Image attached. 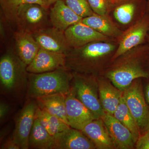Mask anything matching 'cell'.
Returning a JSON list of instances; mask_svg holds the SVG:
<instances>
[{
	"label": "cell",
	"instance_id": "1",
	"mask_svg": "<svg viewBox=\"0 0 149 149\" xmlns=\"http://www.w3.org/2000/svg\"><path fill=\"white\" fill-rule=\"evenodd\" d=\"M29 74L28 95L32 98L36 99L54 94L67 95L70 92V82L72 76L66 68Z\"/></svg>",
	"mask_w": 149,
	"mask_h": 149
},
{
	"label": "cell",
	"instance_id": "2",
	"mask_svg": "<svg viewBox=\"0 0 149 149\" xmlns=\"http://www.w3.org/2000/svg\"><path fill=\"white\" fill-rule=\"evenodd\" d=\"M27 65L19 57L16 53L7 52L0 59V81L2 88L12 91L19 85L25 83L28 77Z\"/></svg>",
	"mask_w": 149,
	"mask_h": 149
},
{
	"label": "cell",
	"instance_id": "3",
	"mask_svg": "<svg viewBox=\"0 0 149 149\" xmlns=\"http://www.w3.org/2000/svg\"><path fill=\"white\" fill-rule=\"evenodd\" d=\"M49 19L48 8L35 3H26L19 8L15 24L18 31L32 33L47 27Z\"/></svg>",
	"mask_w": 149,
	"mask_h": 149
},
{
	"label": "cell",
	"instance_id": "4",
	"mask_svg": "<svg viewBox=\"0 0 149 149\" xmlns=\"http://www.w3.org/2000/svg\"><path fill=\"white\" fill-rule=\"evenodd\" d=\"M134 80L123 94L126 105L140 128H145L149 121V108L145 100L142 85Z\"/></svg>",
	"mask_w": 149,
	"mask_h": 149
},
{
	"label": "cell",
	"instance_id": "5",
	"mask_svg": "<svg viewBox=\"0 0 149 149\" xmlns=\"http://www.w3.org/2000/svg\"><path fill=\"white\" fill-rule=\"evenodd\" d=\"M37 104L30 101L22 110L16 121L12 139L20 149H29V139L35 118Z\"/></svg>",
	"mask_w": 149,
	"mask_h": 149
},
{
	"label": "cell",
	"instance_id": "6",
	"mask_svg": "<svg viewBox=\"0 0 149 149\" xmlns=\"http://www.w3.org/2000/svg\"><path fill=\"white\" fill-rule=\"evenodd\" d=\"M32 35L40 47L44 49L65 55L72 48L67 40L64 31L52 26L40 29Z\"/></svg>",
	"mask_w": 149,
	"mask_h": 149
},
{
	"label": "cell",
	"instance_id": "7",
	"mask_svg": "<svg viewBox=\"0 0 149 149\" xmlns=\"http://www.w3.org/2000/svg\"><path fill=\"white\" fill-rule=\"evenodd\" d=\"M65 106L68 121L71 128L82 130L89 123L99 118L70 92L65 97Z\"/></svg>",
	"mask_w": 149,
	"mask_h": 149
},
{
	"label": "cell",
	"instance_id": "8",
	"mask_svg": "<svg viewBox=\"0 0 149 149\" xmlns=\"http://www.w3.org/2000/svg\"><path fill=\"white\" fill-rule=\"evenodd\" d=\"M65 68V55L40 48L32 62L27 65L29 73H44Z\"/></svg>",
	"mask_w": 149,
	"mask_h": 149
},
{
	"label": "cell",
	"instance_id": "9",
	"mask_svg": "<svg viewBox=\"0 0 149 149\" xmlns=\"http://www.w3.org/2000/svg\"><path fill=\"white\" fill-rule=\"evenodd\" d=\"M101 118L106 126L115 148H134L137 141L127 127L113 115L105 113Z\"/></svg>",
	"mask_w": 149,
	"mask_h": 149
},
{
	"label": "cell",
	"instance_id": "10",
	"mask_svg": "<svg viewBox=\"0 0 149 149\" xmlns=\"http://www.w3.org/2000/svg\"><path fill=\"white\" fill-rule=\"evenodd\" d=\"M149 31V16H146L123 35L113 58H117L143 42Z\"/></svg>",
	"mask_w": 149,
	"mask_h": 149
},
{
	"label": "cell",
	"instance_id": "11",
	"mask_svg": "<svg viewBox=\"0 0 149 149\" xmlns=\"http://www.w3.org/2000/svg\"><path fill=\"white\" fill-rule=\"evenodd\" d=\"M65 34L72 48L83 47L89 43L108 40V37L96 31L82 22L68 27Z\"/></svg>",
	"mask_w": 149,
	"mask_h": 149
},
{
	"label": "cell",
	"instance_id": "12",
	"mask_svg": "<svg viewBox=\"0 0 149 149\" xmlns=\"http://www.w3.org/2000/svg\"><path fill=\"white\" fill-rule=\"evenodd\" d=\"M107 76L113 85L121 92L125 91L136 79L149 78L148 72L136 63L122 65L110 72Z\"/></svg>",
	"mask_w": 149,
	"mask_h": 149
},
{
	"label": "cell",
	"instance_id": "13",
	"mask_svg": "<svg viewBox=\"0 0 149 149\" xmlns=\"http://www.w3.org/2000/svg\"><path fill=\"white\" fill-rule=\"evenodd\" d=\"M83 19L67 5L64 0H58L50 8L52 26L64 32L68 27L82 22Z\"/></svg>",
	"mask_w": 149,
	"mask_h": 149
},
{
	"label": "cell",
	"instance_id": "14",
	"mask_svg": "<svg viewBox=\"0 0 149 149\" xmlns=\"http://www.w3.org/2000/svg\"><path fill=\"white\" fill-rule=\"evenodd\" d=\"M74 89L78 99L97 117L101 118L105 113L95 91L88 81L77 77Z\"/></svg>",
	"mask_w": 149,
	"mask_h": 149
},
{
	"label": "cell",
	"instance_id": "15",
	"mask_svg": "<svg viewBox=\"0 0 149 149\" xmlns=\"http://www.w3.org/2000/svg\"><path fill=\"white\" fill-rule=\"evenodd\" d=\"M56 149H94L95 146L81 130L70 128L55 137Z\"/></svg>",
	"mask_w": 149,
	"mask_h": 149
},
{
	"label": "cell",
	"instance_id": "16",
	"mask_svg": "<svg viewBox=\"0 0 149 149\" xmlns=\"http://www.w3.org/2000/svg\"><path fill=\"white\" fill-rule=\"evenodd\" d=\"M99 149L115 148L105 124L101 118L93 120L81 130Z\"/></svg>",
	"mask_w": 149,
	"mask_h": 149
},
{
	"label": "cell",
	"instance_id": "17",
	"mask_svg": "<svg viewBox=\"0 0 149 149\" xmlns=\"http://www.w3.org/2000/svg\"><path fill=\"white\" fill-rule=\"evenodd\" d=\"M16 53L25 64L29 65L35 58L40 47L32 33L17 31L15 33Z\"/></svg>",
	"mask_w": 149,
	"mask_h": 149
},
{
	"label": "cell",
	"instance_id": "18",
	"mask_svg": "<svg viewBox=\"0 0 149 149\" xmlns=\"http://www.w3.org/2000/svg\"><path fill=\"white\" fill-rule=\"evenodd\" d=\"M66 95L58 94L39 97L36 99L37 106L41 109L59 118L68 124L65 106Z\"/></svg>",
	"mask_w": 149,
	"mask_h": 149
},
{
	"label": "cell",
	"instance_id": "19",
	"mask_svg": "<svg viewBox=\"0 0 149 149\" xmlns=\"http://www.w3.org/2000/svg\"><path fill=\"white\" fill-rule=\"evenodd\" d=\"M29 148L56 149L55 138L43 127L37 118L35 121L29 139Z\"/></svg>",
	"mask_w": 149,
	"mask_h": 149
},
{
	"label": "cell",
	"instance_id": "20",
	"mask_svg": "<svg viewBox=\"0 0 149 149\" xmlns=\"http://www.w3.org/2000/svg\"><path fill=\"white\" fill-rule=\"evenodd\" d=\"M99 91L100 102L104 111L113 115L122 97L121 91L105 81L99 83Z\"/></svg>",
	"mask_w": 149,
	"mask_h": 149
},
{
	"label": "cell",
	"instance_id": "21",
	"mask_svg": "<svg viewBox=\"0 0 149 149\" xmlns=\"http://www.w3.org/2000/svg\"><path fill=\"white\" fill-rule=\"evenodd\" d=\"M82 22L108 37H119L122 34V32L106 15L94 13L83 18Z\"/></svg>",
	"mask_w": 149,
	"mask_h": 149
},
{
	"label": "cell",
	"instance_id": "22",
	"mask_svg": "<svg viewBox=\"0 0 149 149\" xmlns=\"http://www.w3.org/2000/svg\"><path fill=\"white\" fill-rule=\"evenodd\" d=\"M35 117L38 118L43 127L54 137L71 128L64 120L48 113L38 107L36 110Z\"/></svg>",
	"mask_w": 149,
	"mask_h": 149
},
{
	"label": "cell",
	"instance_id": "23",
	"mask_svg": "<svg viewBox=\"0 0 149 149\" xmlns=\"http://www.w3.org/2000/svg\"><path fill=\"white\" fill-rule=\"evenodd\" d=\"M113 116L131 131L137 141L140 136V128L126 105L123 95Z\"/></svg>",
	"mask_w": 149,
	"mask_h": 149
},
{
	"label": "cell",
	"instance_id": "24",
	"mask_svg": "<svg viewBox=\"0 0 149 149\" xmlns=\"http://www.w3.org/2000/svg\"><path fill=\"white\" fill-rule=\"evenodd\" d=\"M29 3L40 4L48 8L43 0H0V6L6 21L14 24L19 8L23 5Z\"/></svg>",
	"mask_w": 149,
	"mask_h": 149
},
{
	"label": "cell",
	"instance_id": "25",
	"mask_svg": "<svg viewBox=\"0 0 149 149\" xmlns=\"http://www.w3.org/2000/svg\"><path fill=\"white\" fill-rule=\"evenodd\" d=\"M67 5L82 18L91 16L94 13L88 0H64Z\"/></svg>",
	"mask_w": 149,
	"mask_h": 149
},
{
	"label": "cell",
	"instance_id": "26",
	"mask_svg": "<svg viewBox=\"0 0 149 149\" xmlns=\"http://www.w3.org/2000/svg\"><path fill=\"white\" fill-rule=\"evenodd\" d=\"M135 10L133 4H125L118 7L115 10L113 15L118 22L123 24H128L133 19Z\"/></svg>",
	"mask_w": 149,
	"mask_h": 149
},
{
	"label": "cell",
	"instance_id": "27",
	"mask_svg": "<svg viewBox=\"0 0 149 149\" xmlns=\"http://www.w3.org/2000/svg\"><path fill=\"white\" fill-rule=\"evenodd\" d=\"M90 6L94 13L106 15L107 11V0H88Z\"/></svg>",
	"mask_w": 149,
	"mask_h": 149
},
{
	"label": "cell",
	"instance_id": "28",
	"mask_svg": "<svg viewBox=\"0 0 149 149\" xmlns=\"http://www.w3.org/2000/svg\"><path fill=\"white\" fill-rule=\"evenodd\" d=\"M136 149H149V133L146 132L145 134L140 136L136 144Z\"/></svg>",
	"mask_w": 149,
	"mask_h": 149
},
{
	"label": "cell",
	"instance_id": "29",
	"mask_svg": "<svg viewBox=\"0 0 149 149\" xmlns=\"http://www.w3.org/2000/svg\"><path fill=\"white\" fill-rule=\"evenodd\" d=\"M2 149H20L18 145L12 139H9L6 141L1 147Z\"/></svg>",
	"mask_w": 149,
	"mask_h": 149
},
{
	"label": "cell",
	"instance_id": "30",
	"mask_svg": "<svg viewBox=\"0 0 149 149\" xmlns=\"http://www.w3.org/2000/svg\"><path fill=\"white\" fill-rule=\"evenodd\" d=\"M8 105L4 103L1 102L0 104V118L1 120H2L3 118L7 114L9 111Z\"/></svg>",
	"mask_w": 149,
	"mask_h": 149
},
{
	"label": "cell",
	"instance_id": "31",
	"mask_svg": "<svg viewBox=\"0 0 149 149\" xmlns=\"http://www.w3.org/2000/svg\"><path fill=\"white\" fill-rule=\"evenodd\" d=\"M45 3L46 6L48 8L49 7L51 6H52L58 0H43Z\"/></svg>",
	"mask_w": 149,
	"mask_h": 149
},
{
	"label": "cell",
	"instance_id": "32",
	"mask_svg": "<svg viewBox=\"0 0 149 149\" xmlns=\"http://www.w3.org/2000/svg\"><path fill=\"white\" fill-rule=\"evenodd\" d=\"M146 97L148 103L149 104V83L147 85L146 88Z\"/></svg>",
	"mask_w": 149,
	"mask_h": 149
},
{
	"label": "cell",
	"instance_id": "33",
	"mask_svg": "<svg viewBox=\"0 0 149 149\" xmlns=\"http://www.w3.org/2000/svg\"><path fill=\"white\" fill-rule=\"evenodd\" d=\"M144 129H145V131H146L145 133L146 132H148L149 133V121L148 123V124H147Z\"/></svg>",
	"mask_w": 149,
	"mask_h": 149
},
{
	"label": "cell",
	"instance_id": "34",
	"mask_svg": "<svg viewBox=\"0 0 149 149\" xmlns=\"http://www.w3.org/2000/svg\"><path fill=\"white\" fill-rule=\"evenodd\" d=\"M146 39L147 42H148V49H149V34H148L146 36Z\"/></svg>",
	"mask_w": 149,
	"mask_h": 149
},
{
	"label": "cell",
	"instance_id": "35",
	"mask_svg": "<svg viewBox=\"0 0 149 149\" xmlns=\"http://www.w3.org/2000/svg\"></svg>",
	"mask_w": 149,
	"mask_h": 149
}]
</instances>
